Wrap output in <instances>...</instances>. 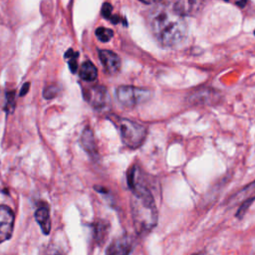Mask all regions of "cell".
<instances>
[{"instance_id":"obj_20","label":"cell","mask_w":255,"mask_h":255,"mask_svg":"<svg viewBox=\"0 0 255 255\" xmlns=\"http://www.w3.org/2000/svg\"><path fill=\"white\" fill-rule=\"evenodd\" d=\"M29 88H30V83H25V84L22 86L21 90H20V97L25 96V95L27 94V92L29 91Z\"/></svg>"},{"instance_id":"obj_19","label":"cell","mask_w":255,"mask_h":255,"mask_svg":"<svg viewBox=\"0 0 255 255\" xmlns=\"http://www.w3.org/2000/svg\"><path fill=\"white\" fill-rule=\"evenodd\" d=\"M253 200H254V198H251V199L245 201V202L242 204V206L239 208V210H238V212H237V216H238V217H241V216L245 213V211L248 209L249 205L253 202Z\"/></svg>"},{"instance_id":"obj_21","label":"cell","mask_w":255,"mask_h":255,"mask_svg":"<svg viewBox=\"0 0 255 255\" xmlns=\"http://www.w3.org/2000/svg\"><path fill=\"white\" fill-rule=\"evenodd\" d=\"M225 1L230 2V3H232V4L236 5V6H240V7L244 6L246 4V2H247V0H225Z\"/></svg>"},{"instance_id":"obj_22","label":"cell","mask_w":255,"mask_h":255,"mask_svg":"<svg viewBox=\"0 0 255 255\" xmlns=\"http://www.w3.org/2000/svg\"><path fill=\"white\" fill-rule=\"evenodd\" d=\"M139 1H141V2H143L145 4H153V3H157V2H159L161 0H139Z\"/></svg>"},{"instance_id":"obj_1","label":"cell","mask_w":255,"mask_h":255,"mask_svg":"<svg viewBox=\"0 0 255 255\" xmlns=\"http://www.w3.org/2000/svg\"><path fill=\"white\" fill-rule=\"evenodd\" d=\"M128 183L132 191L130 210L133 226L138 234H144L156 225L155 202L150 191L140 182L139 169L136 166L130 167L128 173Z\"/></svg>"},{"instance_id":"obj_15","label":"cell","mask_w":255,"mask_h":255,"mask_svg":"<svg viewBox=\"0 0 255 255\" xmlns=\"http://www.w3.org/2000/svg\"><path fill=\"white\" fill-rule=\"evenodd\" d=\"M96 36L101 42H109L113 38L114 32L111 29H108L105 27H99L96 30Z\"/></svg>"},{"instance_id":"obj_3","label":"cell","mask_w":255,"mask_h":255,"mask_svg":"<svg viewBox=\"0 0 255 255\" xmlns=\"http://www.w3.org/2000/svg\"><path fill=\"white\" fill-rule=\"evenodd\" d=\"M120 131L123 142L129 148L139 147L147 134L144 126L126 119L120 122Z\"/></svg>"},{"instance_id":"obj_5","label":"cell","mask_w":255,"mask_h":255,"mask_svg":"<svg viewBox=\"0 0 255 255\" xmlns=\"http://www.w3.org/2000/svg\"><path fill=\"white\" fill-rule=\"evenodd\" d=\"M15 215L7 205H0V243L10 239L14 229Z\"/></svg>"},{"instance_id":"obj_8","label":"cell","mask_w":255,"mask_h":255,"mask_svg":"<svg viewBox=\"0 0 255 255\" xmlns=\"http://www.w3.org/2000/svg\"><path fill=\"white\" fill-rule=\"evenodd\" d=\"M132 248L131 239L128 236H122L115 239L108 247L106 255H128Z\"/></svg>"},{"instance_id":"obj_17","label":"cell","mask_w":255,"mask_h":255,"mask_svg":"<svg viewBox=\"0 0 255 255\" xmlns=\"http://www.w3.org/2000/svg\"><path fill=\"white\" fill-rule=\"evenodd\" d=\"M15 96H16L15 91H9L6 93V105L4 109L7 113H13L15 109V104H16Z\"/></svg>"},{"instance_id":"obj_24","label":"cell","mask_w":255,"mask_h":255,"mask_svg":"<svg viewBox=\"0 0 255 255\" xmlns=\"http://www.w3.org/2000/svg\"><path fill=\"white\" fill-rule=\"evenodd\" d=\"M193 255H204L203 253H196V254H193Z\"/></svg>"},{"instance_id":"obj_7","label":"cell","mask_w":255,"mask_h":255,"mask_svg":"<svg viewBox=\"0 0 255 255\" xmlns=\"http://www.w3.org/2000/svg\"><path fill=\"white\" fill-rule=\"evenodd\" d=\"M99 57L107 73L115 75L120 71L121 59L116 53L109 50H100Z\"/></svg>"},{"instance_id":"obj_4","label":"cell","mask_w":255,"mask_h":255,"mask_svg":"<svg viewBox=\"0 0 255 255\" xmlns=\"http://www.w3.org/2000/svg\"><path fill=\"white\" fill-rule=\"evenodd\" d=\"M151 94L148 90L132 86H121L117 89L119 102L126 107H135L147 102Z\"/></svg>"},{"instance_id":"obj_18","label":"cell","mask_w":255,"mask_h":255,"mask_svg":"<svg viewBox=\"0 0 255 255\" xmlns=\"http://www.w3.org/2000/svg\"><path fill=\"white\" fill-rule=\"evenodd\" d=\"M58 92H59V89L57 86H55V85L48 86L47 88H45V90L43 92V97L46 100H52L58 95Z\"/></svg>"},{"instance_id":"obj_10","label":"cell","mask_w":255,"mask_h":255,"mask_svg":"<svg viewBox=\"0 0 255 255\" xmlns=\"http://www.w3.org/2000/svg\"><path fill=\"white\" fill-rule=\"evenodd\" d=\"M87 101H89L95 108H103L108 101V93L105 87L97 86L88 92Z\"/></svg>"},{"instance_id":"obj_6","label":"cell","mask_w":255,"mask_h":255,"mask_svg":"<svg viewBox=\"0 0 255 255\" xmlns=\"http://www.w3.org/2000/svg\"><path fill=\"white\" fill-rule=\"evenodd\" d=\"M202 7V0H177L172 6L175 13L181 17L193 16Z\"/></svg>"},{"instance_id":"obj_13","label":"cell","mask_w":255,"mask_h":255,"mask_svg":"<svg viewBox=\"0 0 255 255\" xmlns=\"http://www.w3.org/2000/svg\"><path fill=\"white\" fill-rule=\"evenodd\" d=\"M94 233H95V240L99 244L104 243L105 240H106L107 233H108V224L106 222H102V221L97 222L95 224Z\"/></svg>"},{"instance_id":"obj_14","label":"cell","mask_w":255,"mask_h":255,"mask_svg":"<svg viewBox=\"0 0 255 255\" xmlns=\"http://www.w3.org/2000/svg\"><path fill=\"white\" fill-rule=\"evenodd\" d=\"M113 7L110 3H104L103 7H102V15L103 17H105L106 19L110 20L111 22L113 23H119V22H123L124 23V20L121 19L119 16L117 15H113Z\"/></svg>"},{"instance_id":"obj_16","label":"cell","mask_w":255,"mask_h":255,"mask_svg":"<svg viewBox=\"0 0 255 255\" xmlns=\"http://www.w3.org/2000/svg\"><path fill=\"white\" fill-rule=\"evenodd\" d=\"M79 56L78 52H74L72 49H69L67 53L65 54V58H69L68 64L70 67V70L72 73H76L78 69V63H77V58Z\"/></svg>"},{"instance_id":"obj_25","label":"cell","mask_w":255,"mask_h":255,"mask_svg":"<svg viewBox=\"0 0 255 255\" xmlns=\"http://www.w3.org/2000/svg\"><path fill=\"white\" fill-rule=\"evenodd\" d=\"M254 34H255V31H254Z\"/></svg>"},{"instance_id":"obj_12","label":"cell","mask_w":255,"mask_h":255,"mask_svg":"<svg viewBox=\"0 0 255 255\" xmlns=\"http://www.w3.org/2000/svg\"><path fill=\"white\" fill-rule=\"evenodd\" d=\"M97 76H98V70L92 62L86 61L81 65V68H80L81 79L87 82H93L97 79Z\"/></svg>"},{"instance_id":"obj_11","label":"cell","mask_w":255,"mask_h":255,"mask_svg":"<svg viewBox=\"0 0 255 255\" xmlns=\"http://www.w3.org/2000/svg\"><path fill=\"white\" fill-rule=\"evenodd\" d=\"M81 143L83 148L87 151V153L93 157L97 158L98 157V150H97V145L94 137V133L91 128H87L81 136Z\"/></svg>"},{"instance_id":"obj_9","label":"cell","mask_w":255,"mask_h":255,"mask_svg":"<svg viewBox=\"0 0 255 255\" xmlns=\"http://www.w3.org/2000/svg\"><path fill=\"white\" fill-rule=\"evenodd\" d=\"M35 219L40 225L44 234H49L51 230V219L50 209L46 202H41L35 211Z\"/></svg>"},{"instance_id":"obj_2","label":"cell","mask_w":255,"mask_h":255,"mask_svg":"<svg viewBox=\"0 0 255 255\" xmlns=\"http://www.w3.org/2000/svg\"><path fill=\"white\" fill-rule=\"evenodd\" d=\"M149 23L152 34L163 46H178L186 37L187 25L184 18L175 13L172 7L159 5L154 8Z\"/></svg>"},{"instance_id":"obj_23","label":"cell","mask_w":255,"mask_h":255,"mask_svg":"<svg viewBox=\"0 0 255 255\" xmlns=\"http://www.w3.org/2000/svg\"><path fill=\"white\" fill-rule=\"evenodd\" d=\"M48 255H63V254H61L60 252H54V253H51V254H48Z\"/></svg>"}]
</instances>
